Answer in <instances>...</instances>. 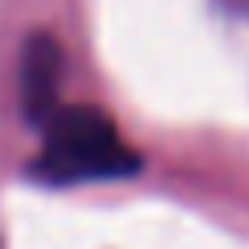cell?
<instances>
[{"instance_id": "1", "label": "cell", "mask_w": 249, "mask_h": 249, "mask_svg": "<svg viewBox=\"0 0 249 249\" xmlns=\"http://www.w3.org/2000/svg\"><path fill=\"white\" fill-rule=\"evenodd\" d=\"M42 133V158L37 175L50 183H88V178H121L142 166L108 112L88 104L75 108H54L46 116Z\"/></svg>"}, {"instance_id": "2", "label": "cell", "mask_w": 249, "mask_h": 249, "mask_svg": "<svg viewBox=\"0 0 249 249\" xmlns=\"http://www.w3.org/2000/svg\"><path fill=\"white\" fill-rule=\"evenodd\" d=\"M21 88H25V112L29 121H46L54 112V88H58V46L46 34L29 37L25 46V71H21Z\"/></svg>"}]
</instances>
